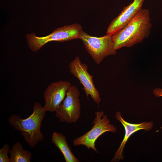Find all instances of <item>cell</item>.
Wrapping results in <instances>:
<instances>
[{"mask_svg": "<svg viewBox=\"0 0 162 162\" xmlns=\"http://www.w3.org/2000/svg\"><path fill=\"white\" fill-rule=\"evenodd\" d=\"M152 27L149 10L142 8L123 28L112 35L114 50L141 42L149 37Z\"/></svg>", "mask_w": 162, "mask_h": 162, "instance_id": "obj_1", "label": "cell"}, {"mask_svg": "<svg viewBox=\"0 0 162 162\" xmlns=\"http://www.w3.org/2000/svg\"><path fill=\"white\" fill-rule=\"evenodd\" d=\"M33 109L32 113L25 119L16 114L12 115L8 119L10 125L21 133L25 140L31 148L36 146L44 138L40 127L46 112L44 106L38 102L34 103Z\"/></svg>", "mask_w": 162, "mask_h": 162, "instance_id": "obj_2", "label": "cell"}, {"mask_svg": "<svg viewBox=\"0 0 162 162\" xmlns=\"http://www.w3.org/2000/svg\"><path fill=\"white\" fill-rule=\"evenodd\" d=\"M82 31L81 25L74 23L56 28L50 34L45 37H38L34 33H32L26 34V37L30 49L33 52H36L51 41L64 42L80 39Z\"/></svg>", "mask_w": 162, "mask_h": 162, "instance_id": "obj_3", "label": "cell"}, {"mask_svg": "<svg viewBox=\"0 0 162 162\" xmlns=\"http://www.w3.org/2000/svg\"><path fill=\"white\" fill-rule=\"evenodd\" d=\"M94 114L95 117L92 122L93 125L91 129L74 139L73 143L74 146L83 145L88 149L92 148L98 153L95 146V142L98 138L106 132L116 133L117 128L114 124L110 123V120L103 111H96Z\"/></svg>", "mask_w": 162, "mask_h": 162, "instance_id": "obj_4", "label": "cell"}, {"mask_svg": "<svg viewBox=\"0 0 162 162\" xmlns=\"http://www.w3.org/2000/svg\"><path fill=\"white\" fill-rule=\"evenodd\" d=\"M80 39L82 41L86 50L97 64L106 57L116 54V51L114 48L112 36L106 34L103 37H95L83 31Z\"/></svg>", "mask_w": 162, "mask_h": 162, "instance_id": "obj_5", "label": "cell"}, {"mask_svg": "<svg viewBox=\"0 0 162 162\" xmlns=\"http://www.w3.org/2000/svg\"><path fill=\"white\" fill-rule=\"evenodd\" d=\"M80 92L75 86L71 85L68 90L66 97L55 112V116L62 122H76L81 115V105Z\"/></svg>", "mask_w": 162, "mask_h": 162, "instance_id": "obj_6", "label": "cell"}, {"mask_svg": "<svg viewBox=\"0 0 162 162\" xmlns=\"http://www.w3.org/2000/svg\"><path fill=\"white\" fill-rule=\"evenodd\" d=\"M69 68L71 74L77 78L81 84L88 100L90 95L98 105L101 101L100 94L94 83L93 76L88 73L87 64L82 63L78 56H76L69 63Z\"/></svg>", "mask_w": 162, "mask_h": 162, "instance_id": "obj_7", "label": "cell"}, {"mask_svg": "<svg viewBox=\"0 0 162 162\" xmlns=\"http://www.w3.org/2000/svg\"><path fill=\"white\" fill-rule=\"evenodd\" d=\"M71 83L67 81L59 80L50 84L44 93L46 112H54L64 99Z\"/></svg>", "mask_w": 162, "mask_h": 162, "instance_id": "obj_8", "label": "cell"}, {"mask_svg": "<svg viewBox=\"0 0 162 162\" xmlns=\"http://www.w3.org/2000/svg\"><path fill=\"white\" fill-rule=\"evenodd\" d=\"M145 0H133L124 8L119 14L111 22L106 34L112 35L123 28L142 9Z\"/></svg>", "mask_w": 162, "mask_h": 162, "instance_id": "obj_9", "label": "cell"}, {"mask_svg": "<svg viewBox=\"0 0 162 162\" xmlns=\"http://www.w3.org/2000/svg\"><path fill=\"white\" fill-rule=\"evenodd\" d=\"M115 117L124 127L125 134L122 141L111 161L112 162L119 161L124 159L123 152L125 145L132 134L141 130H144V131H148L152 128L154 125L152 121H145L137 124L129 123L124 120L122 116L121 112L119 111L117 112Z\"/></svg>", "mask_w": 162, "mask_h": 162, "instance_id": "obj_10", "label": "cell"}, {"mask_svg": "<svg viewBox=\"0 0 162 162\" xmlns=\"http://www.w3.org/2000/svg\"><path fill=\"white\" fill-rule=\"evenodd\" d=\"M51 142L60 151L66 162H79L75 156L67 143L65 136L58 132L53 133Z\"/></svg>", "mask_w": 162, "mask_h": 162, "instance_id": "obj_11", "label": "cell"}, {"mask_svg": "<svg viewBox=\"0 0 162 162\" xmlns=\"http://www.w3.org/2000/svg\"><path fill=\"white\" fill-rule=\"evenodd\" d=\"M9 153L10 162H30L32 158L31 152L24 149L19 141L13 145Z\"/></svg>", "mask_w": 162, "mask_h": 162, "instance_id": "obj_12", "label": "cell"}, {"mask_svg": "<svg viewBox=\"0 0 162 162\" xmlns=\"http://www.w3.org/2000/svg\"><path fill=\"white\" fill-rule=\"evenodd\" d=\"M10 151V146L7 143H5L0 150V162H10L8 153Z\"/></svg>", "mask_w": 162, "mask_h": 162, "instance_id": "obj_13", "label": "cell"}, {"mask_svg": "<svg viewBox=\"0 0 162 162\" xmlns=\"http://www.w3.org/2000/svg\"><path fill=\"white\" fill-rule=\"evenodd\" d=\"M153 93L156 97H162V88H157L154 89Z\"/></svg>", "mask_w": 162, "mask_h": 162, "instance_id": "obj_14", "label": "cell"}]
</instances>
